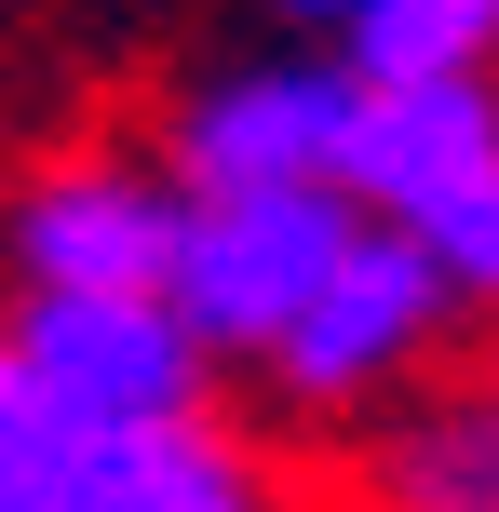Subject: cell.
<instances>
[{
  "label": "cell",
  "mask_w": 499,
  "mask_h": 512,
  "mask_svg": "<svg viewBox=\"0 0 499 512\" xmlns=\"http://www.w3.org/2000/svg\"><path fill=\"white\" fill-rule=\"evenodd\" d=\"M176 243H189V189L176 162H135V149H68L14 176V203H0L14 297H176Z\"/></svg>",
  "instance_id": "5"
},
{
  "label": "cell",
  "mask_w": 499,
  "mask_h": 512,
  "mask_svg": "<svg viewBox=\"0 0 499 512\" xmlns=\"http://www.w3.org/2000/svg\"><path fill=\"white\" fill-rule=\"evenodd\" d=\"M0 351L27 364V391H54L68 418H203L216 364L176 324V297H14Z\"/></svg>",
  "instance_id": "7"
},
{
  "label": "cell",
  "mask_w": 499,
  "mask_h": 512,
  "mask_svg": "<svg viewBox=\"0 0 499 512\" xmlns=\"http://www.w3.org/2000/svg\"><path fill=\"white\" fill-rule=\"evenodd\" d=\"M338 203L392 230L459 310H499V81H365Z\"/></svg>",
  "instance_id": "1"
},
{
  "label": "cell",
  "mask_w": 499,
  "mask_h": 512,
  "mask_svg": "<svg viewBox=\"0 0 499 512\" xmlns=\"http://www.w3.org/2000/svg\"><path fill=\"white\" fill-rule=\"evenodd\" d=\"M459 324H473V310H459L392 230H351V256L324 270V297H311V324L270 351V391H284L297 418H365V432H378L405 391L446 378V337Z\"/></svg>",
  "instance_id": "4"
},
{
  "label": "cell",
  "mask_w": 499,
  "mask_h": 512,
  "mask_svg": "<svg viewBox=\"0 0 499 512\" xmlns=\"http://www.w3.org/2000/svg\"><path fill=\"white\" fill-rule=\"evenodd\" d=\"M351 486H365V512H499V351L405 391L365 432Z\"/></svg>",
  "instance_id": "8"
},
{
  "label": "cell",
  "mask_w": 499,
  "mask_h": 512,
  "mask_svg": "<svg viewBox=\"0 0 499 512\" xmlns=\"http://www.w3.org/2000/svg\"><path fill=\"white\" fill-rule=\"evenodd\" d=\"M270 14H284V27H297V41H311V54H338L351 27L378 14V0H270Z\"/></svg>",
  "instance_id": "9"
},
{
  "label": "cell",
  "mask_w": 499,
  "mask_h": 512,
  "mask_svg": "<svg viewBox=\"0 0 499 512\" xmlns=\"http://www.w3.org/2000/svg\"><path fill=\"white\" fill-rule=\"evenodd\" d=\"M351 95L365 81L338 54H243V68H203L162 122V162L176 189L230 203V189H338V149H351Z\"/></svg>",
  "instance_id": "6"
},
{
  "label": "cell",
  "mask_w": 499,
  "mask_h": 512,
  "mask_svg": "<svg viewBox=\"0 0 499 512\" xmlns=\"http://www.w3.org/2000/svg\"><path fill=\"white\" fill-rule=\"evenodd\" d=\"M365 216L338 203V189H230V203H203L189 189V243H176V324L203 337V364H257L284 351L297 324H311L324 270L351 256Z\"/></svg>",
  "instance_id": "3"
},
{
  "label": "cell",
  "mask_w": 499,
  "mask_h": 512,
  "mask_svg": "<svg viewBox=\"0 0 499 512\" xmlns=\"http://www.w3.org/2000/svg\"><path fill=\"white\" fill-rule=\"evenodd\" d=\"M0 512H297L284 472L216 418H68L0 351Z\"/></svg>",
  "instance_id": "2"
}]
</instances>
